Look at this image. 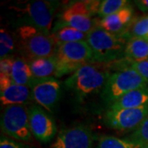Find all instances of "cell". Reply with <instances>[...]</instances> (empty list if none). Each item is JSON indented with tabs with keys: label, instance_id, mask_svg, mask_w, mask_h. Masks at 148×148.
<instances>
[{
	"label": "cell",
	"instance_id": "1",
	"mask_svg": "<svg viewBox=\"0 0 148 148\" xmlns=\"http://www.w3.org/2000/svg\"><path fill=\"white\" fill-rule=\"evenodd\" d=\"M107 64L90 63L86 64L70 75L64 85L80 101L94 95L103 90L109 73Z\"/></svg>",
	"mask_w": 148,
	"mask_h": 148
},
{
	"label": "cell",
	"instance_id": "2",
	"mask_svg": "<svg viewBox=\"0 0 148 148\" xmlns=\"http://www.w3.org/2000/svg\"><path fill=\"white\" fill-rule=\"evenodd\" d=\"M93 53V62L108 64L122 60L128 41L121 35H114L98 26L87 34L86 40Z\"/></svg>",
	"mask_w": 148,
	"mask_h": 148
},
{
	"label": "cell",
	"instance_id": "3",
	"mask_svg": "<svg viewBox=\"0 0 148 148\" xmlns=\"http://www.w3.org/2000/svg\"><path fill=\"white\" fill-rule=\"evenodd\" d=\"M15 38L23 58L27 61L54 57L58 49V45L51 35L45 34L32 26H19L16 28Z\"/></svg>",
	"mask_w": 148,
	"mask_h": 148
},
{
	"label": "cell",
	"instance_id": "4",
	"mask_svg": "<svg viewBox=\"0 0 148 148\" xmlns=\"http://www.w3.org/2000/svg\"><path fill=\"white\" fill-rule=\"evenodd\" d=\"M55 58L57 61L55 77L73 74L86 64L94 63L93 53L86 40L59 45Z\"/></svg>",
	"mask_w": 148,
	"mask_h": 148
},
{
	"label": "cell",
	"instance_id": "5",
	"mask_svg": "<svg viewBox=\"0 0 148 148\" xmlns=\"http://www.w3.org/2000/svg\"><path fill=\"white\" fill-rule=\"evenodd\" d=\"M147 86V82L129 67L110 73L101 91V98L110 106L127 92Z\"/></svg>",
	"mask_w": 148,
	"mask_h": 148
},
{
	"label": "cell",
	"instance_id": "6",
	"mask_svg": "<svg viewBox=\"0 0 148 148\" xmlns=\"http://www.w3.org/2000/svg\"><path fill=\"white\" fill-rule=\"evenodd\" d=\"M58 2L35 0L25 3L23 6L13 7L23 22L22 25L32 26L39 31L51 35V26ZM21 25V26H22Z\"/></svg>",
	"mask_w": 148,
	"mask_h": 148
},
{
	"label": "cell",
	"instance_id": "7",
	"mask_svg": "<svg viewBox=\"0 0 148 148\" xmlns=\"http://www.w3.org/2000/svg\"><path fill=\"white\" fill-rule=\"evenodd\" d=\"M1 131L16 141H32L28 107L25 105L7 106L1 116Z\"/></svg>",
	"mask_w": 148,
	"mask_h": 148
},
{
	"label": "cell",
	"instance_id": "8",
	"mask_svg": "<svg viewBox=\"0 0 148 148\" xmlns=\"http://www.w3.org/2000/svg\"><path fill=\"white\" fill-rule=\"evenodd\" d=\"M101 1H80L69 5L61 14L59 23L89 34L98 25L92 18L98 13Z\"/></svg>",
	"mask_w": 148,
	"mask_h": 148
},
{
	"label": "cell",
	"instance_id": "9",
	"mask_svg": "<svg viewBox=\"0 0 148 148\" xmlns=\"http://www.w3.org/2000/svg\"><path fill=\"white\" fill-rule=\"evenodd\" d=\"M147 115L148 106L137 109H108L104 116V121L108 127L117 131H135Z\"/></svg>",
	"mask_w": 148,
	"mask_h": 148
},
{
	"label": "cell",
	"instance_id": "10",
	"mask_svg": "<svg viewBox=\"0 0 148 148\" xmlns=\"http://www.w3.org/2000/svg\"><path fill=\"white\" fill-rule=\"evenodd\" d=\"M32 99L38 106L53 113L61 96V84L56 77L34 80L32 86Z\"/></svg>",
	"mask_w": 148,
	"mask_h": 148
},
{
	"label": "cell",
	"instance_id": "11",
	"mask_svg": "<svg viewBox=\"0 0 148 148\" xmlns=\"http://www.w3.org/2000/svg\"><path fill=\"white\" fill-rule=\"evenodd\" d=\"M28 116L32 136L45 144L51 142L57 131L53 118L45 109L37 105L28 107Z\"/></svg>",
	"mask_w": 148,
	"mask_h": 148
},
{
	"label": "cell",
	"instance_id": "12",
	"mask_svg": "<svg viewBox=\"0 0 148 148\" xmlns=\"http://www.w3.org/2000/svg\"><path fill=\"white\" fill-rule=\"evenodd\" d=\"M93 141L91 129L80 124L61 131L50 148H92Z\"/></svg>",
	"mask_w": 148,
	"mask_h": 148
},
{
	"label": "cell",
	"instance_id": "13",
	"mask_svg": "<svg viewBox=\"0 0 148 148\" xmlns=\"http://www.w3.org/2000/svg\"><path fill=\"white\" fill-rule=\"evenodd\" d=\"M0 100L2 106L25 105L32 99L31 87L15 83L11 76L0 74Z\"/></svg>",
	"mask_w": 148,
	"mask_h": 148
},
{
	"label": "cell",
	"instance_id": "14",
	"mask_svg": "<svg viewBox=\"0 0 148 148\" xmlns=\"http://www.w3.org/2000/svg\"><path fill=\"white\" fill-rule=\"evenodd\" d=\"M133 10L130 6H126L110 16L102 18L98 23V27L106 32L121 35L132 23Z\"/></svg>",
	"mask_w": 148,
	"mask_h": 148
},
{
	"label": "cell",
	"instance_id": "15",
	"mask_svg": "<svg viewBox=\"0 0 148 148\" xmlns=\"http://www.w3.org/2000/svg\"><path fill=\"white\" fill-rule=\"evenodd\" d=\"M147 106H148V86L127 92L109 106V109H137Z\"/></svg>",
	"mask_w": 148,
	"mask_h": 148
},
{
	"label": "cell",
	"instance_id": "16",
	"mask_svg": "<svg viewBox=\"0 0 148 148\" xmlns=\"http://www.w3.org/2000/svg\"><path fill=\"white\" fill-rule=\"evenodd\" d=\"M125 58L130 63L148 60V39L134 37L128 40L125 48Z\"/></svg>",
	"mask_w": 148,
	"mask_h": 148
},
{
	"label": "cell",
	"instance_id": "17",
	"mask_svg": "<svg viewBox=\"0 0 148 148\" xmlns=\"http://www.w3.org/2000/svg\"><path fill=\"white\" fill-rule=\"evenodd\" d=\"M30 65L34 78L40 79L46 77H55L57 72V61L54 57L34 58L27 61Z\"/></svg>",
	"mask_w": 148,
	"mask_h": 148
},
{
	"label": "cell",
	"instance_id": "18",
	"mask_svg": "<svg viewBox=\"0 0 148 148\" xmlns=\"http://www.w3.org/2000/svg\"><path fill=\"white\" fill-rule=\"evenodd\" d=\"M51 36L58 45L65 43L86 40L87 36V35L83 32H80L73 27L63 25L59 22H57V25L51 32Z\"/></svg>",
	"mask_w": 148,
	"mask_h": 148
},
{
	"label": "cell",
	"instance_id": "19",
	"mask_svg": "<svg viewBox=\"0 0 148 148\" xmlns=\"http://www.w3.org/2000/svg\"><path fill=\"white\" fill-rule=\"evenodd\" d=\"M11 77L16 84L31 87L34 82V77L30 65L25 58H14Z\"/></svg>",
	"mask_w": 148,
	"mask_h": 148
},
{
	"label": "cell",
	"instance_id": "20",
	"mask_svg": "<svg viewBox=\"0 0 148 148\" xmlns=\"http://www.w3.org/2000/svg\"><path fill=\"white\" fill-rule=\"evenodd\" d=\"M96 148H143V146L127 138H119L112 136H102L99 138Z\"/></svg>",
	"mask_w": 148,
	"mask_h": 148
},
{
	"label": "cell",
	"instance_id": "21",
	"mask_svg": "<svg viewBox=\"0 0 148 148\" xmlns=\"http://www.w3.org/2000/svg\"><path fill=\"white\" fill-rule=\"evenodd\" d=\"M121 36L126 38L127 40L131 38L134 37H143L148 36V15L143 16L138 20L134 21L131 24L127 30L121 34Z\"/></svg>",
	"mask_w": 148,
	"mask_h": 148
},
{
	"label": "cell",
	"instance_id": "22",
	"mask_svg": "<svg viewBox=\"0 0 148 148\" xmlns=\"http://www.w3.org/2000/svg\"><path fill=\"white\" fill-rule=\"evenodd\" d=\"M127 3V1L126 0H103L101 1L97 14L102 18L110 16L126 7Z\"/></svg>",
	"mask_w": 148,
	"mask_h": 148
},
{
	"label": "cell",
	"instance_id": "23",
	"mask_svg": "<svg viewBox=\"0 0 148 148\" xmlns=\"http://www.w3.org/2000/svg\"><path fill=\"white\" fill-rule=\"evenodd\" d=\"M16 41L14 37L5 29L0 31V58H4L9 57L15 49Z\"/></svg>",
	"mask_w": 148,
	"mask_h": 148
},
{
	"label": "cell",
	"instance_id": "24",
	"mask_svg": "<svg viewBox=\"0 0 148 148\" xmlns=\"http://www.w3.org/2000/svg\"><path fill=\"white\" fill-rule=\"evenodd\" d=\"M134 143L144 146L148 143V115L141 123V125L133 131L132 134L127 138Z\"/></svg>",
	"mask_w": 148,
	"mask_h": 148
},
{
	"label": "cell",
	"instance_id": "25",
	"mask_svg": "<svg viewBox=\"0 0 148 148\" xmlns=\"http://www.w3.org/2000/svg\"><path fill=\"white\" fill-rule=\"evenodd\" d=\"M0 148H35L30 147L27 144L16 142L12 139L2 135L0 138Z\"/></svg>",
	"mask_w": 148,
	"mask_h": 148
},
{
	"label": "cell",
	"instance_id": "26",
	"mask_svg": "<svg viewBox=\"0 0 148 148\" xmlns=\"http://www.w3.org/2000/svg\"><path fill=\"white\" fill-rule=\"evenodd\" d=\"M129 67L138 73V74L148 84V60L143 61V62H138V63H130Z\"/></svg>",
	"mask_w": 148,
	"mask_h": 148
},
{
	"label": "cell",
	"instance_id": "27",
	"mask_svg": "<svg viewBox=\"0 0 148 148\" xmlns=\"http://www.w3.org/2000/svg\"><path fill=\"white\" fill-rule=\"evenodd\" d=\"M13 62H14V58L10 56L2 58L0 61V74L11 76Z\"/></svg>",
	"mask_w": 148,
	"mask_h": 148
},
{
	"label": "cell",
	"instance_id": "28",
	"mask_svg": "<svg viewBox=\"0 0 148 148\" xmlns=\"http://www.w3.org/2000/svg\"><path fill=\"white\" fill-rule=\"evenodd\" d=\"M136 5L138 8L143 12H148V0H140V1H136L135 2Z\"/></svg>",
	"mask_w": 148,
	"mask_h": 148
},
{
	"label": "cell",
	"instance_id": "29",
	"mask_svg": "<svg viewBox=\"0 0 148 148\" xmlns=\"http://www.w3.org/2000/svg\"><path fill=\"white\" fill-rule=\"evenodd\" d=\"M143 148H148V143L147 144H146V145H144V146H143Z\"/></svg>",
	"mask_w": 148,
	"mask_h": 148
},
{
	"label": "cell",
	"instance_id": "30",
	"mask_svg": "<svg viewBox=\"0 0 148 148\" xmlns=\"http://www.w3.org/2000/svg\"><path fill=\"white\" fill-rule=\"evenodd\" d=\"M147 39H148V36H147Z\"/></svg>",
	"mask_w": 148,
	"mask_h": 148
}]
</instances>
